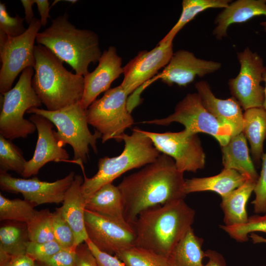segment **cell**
I'll return each instance as SVG.
<instances>
[{
	"label": "cell",
	"mask_w": 266,
	"mask_h": 266,
	"mask_svg": "<svg viewBox=\"0 0 266 266\" xmlns=\"http://www.w3.org/2000/svg\"><path fill=\"white\" fill-rule=\"evenodd\" d=\"M66 1H67L68 2H70L71 3H76L77 0H65Z\"/></svg>",
	"instance_id": "48"
},
{
	"label": "cell",
	"mask_w": 266,
	"mask_h": 266,
	"mask_svg": "<svg viewBox=\"0 0 266 266\" xmlns=\"http://www.w3.org/2000/svg\"><path fill=\"white\" fill-rule=\"evenodd\" d=\"M33 72V67L25 68L14 87L2 94L0 135L7 139L26 138L36 130L34 123L24 118L29 109L42 105L32 87Z\"/></svg>",
	"instance_id": "7"
},
{
	"label": "cell",
	"mask_w": 266,
	"mask_h": 266,
	"mask_svg": "<svg viewBox=\"0 0 266 266\" xmlns=\"http://www.w3.org/2000/svg\"><path fill=\"white\" fill-rule=\"evenodd\" d=\"M161 153L172 158L181 172H196L205 164V154L198 134L184 130L158 133L142 130Z\"/></svg>",
	"instance_id": "12"
},
{
	"label": "cell",
	"mask_w": 266,
	"mask_h": 266,
	"mask_svg": "<svg viewBox=\"0 0 266 266\" xmlns=\"http://www.w3.org/2000/svg\"><path fill=\"white\" fill-rule=\"evenodd\" d=\"M77 247L63 248L43 262H35L36 266H75Z\"/></svg>",
	"instance_id": "39"
},
{
	"label": "cell",
	"mask_w": 266,
	"mask_h": 266,
	"mask_svg": "<svg viewBox=\"0 0 266 266\" xmlns=\"http://www.w3.org/2000/svg\"><path fill=\"white\" fill-rule=\"evenodd\" d=\"M246 179L237 171L224 168L219 174L210 177L185 179L184 192L188 194L212 191L223 198L242 185Z\"/></svg>",
	"instance_id": "24"
},
{
	"label": "cell",
	"mask_w": 266,
	"mask_h": 266,
	"mask_svg": "<svg viewBox=\"0 0 266 266\" xmlns=\"http://www.w3.org/2000/svg\"><path fill=\"white\" fill-rule=\"evenodd\" d=\"M52 218L53 212L48 209L37 211L27 224L30 241L44 242L54 240Z\"/></svg>",
	"instance_id": "33"
},
{
	"label": "cell",
	"mask_w": 266,
	"mask_h": 266,
	"mask_svg": "<svg viewBox=\"0 0 266 266\" xmlns=\"http://www.w3.org/2000/svg\"><path fill=\"white\" fill-rule=\"evenodd\" d=\"M83 181L81 175L75 176L73 182L65 195L63 205L59 207L62 216L74 233L76 246L88 238L84 220L86 201L81 189Z\"/></svg>",
	"instance_id": "21"
},
{
	"label": "cell",
	"mask_w": 266,
	"mask_h": 266,
	"mask_svg": "<svg viewBox=\"0 0 266 266\" xmlns=\"http://www.w3.org/2000/svg\"></svg>",
	"instance_id": "49"
},
{
	"label": "cell",
	"mask_w": 266,
	"mask_h": 266,
	"mask_svg": "<svg viewBox=\"0 0 266 266\" xmlns=\"http://www.w3.org/2000/svg\"><path fill=\"white\" fill-rule=\"evenodd\" d=\"M224 168L235 170L246 180L257 183L259 175L249 154L247 139L242 133L232 136L222 146Z\"/></svg>",
	"instance_id": "23"
},
{
	"label": "cell",
	"mask_w": 266,
	"mask_h": 266,
	"mask_svg": "<svg viewBox=\"0 0 266 266\" xmlns=\"http://www.w3.org/2000/svg\"><path fill=\"white\" fill-rule=\"evenodd\" d=\"M41 27L40 19L34 17L26 31L18 36L9 37L0 32L1 94L11 89L15 79L21 72L29 67L34 68V43Z\"/></svg>",
	"instance_id": "10"
},
{
	"label": "cell",
	"mask_w": 266,
	"mask_h": 266,
	"mask_svg": "<svg viewBox=\"0 0 266 266\" xmlns=\"http://www.w3.org/2000/svg\"><path fill=\"white\" fill-rule=\"evenodd\" d=\"M173 42L160 43L150 51L143 50L123 66L120 84L128 95L146 83L169 63L173 54Z\"/></svg>",
	"instance_id": "15"
},
{
	"label": "cell",
	"mask_w": 266,
	"mask_h": 266,
	"mask_svg": "<svg viewBox=\"0 0 266 266\" xmlns=\"http://www.w3.org/2000/svg\"><path fill=\"white\" fill-rule=\"evenodd\" d=\"M71 171L63 178L53 182L40 180L37 177L31 179L12 177L7 173H0V187L6 192L21 193L25 200L36 205L44 203L63 202L65 195L75 178Z\"/></svg>",
	"instance_id": "13"
},
{
	"label": "cell",
	"mask_w": 266,
	"mask_h": 266,
	"mask_svg": "<svg viewBox=\"0 0 266 266\" xmlns=\"http://www.w3.org/2000/svg\"><path fill=\"white\" fill-rule=\"evenodd\" d=\"M195 87L204 107L219 121L232 128V136L242 133L243 113L233 97L227 99L217 98L206 81L197 82Z\"/></svg>",
	"instance_id": "19"
},
{
	"label": "cell",
	"mask_w": 266,
	"mask_h": 266,
	"mask_svg": "<svg viewBox=\"0 0 266 266\" xmlns=\"http://www.w3.org/2000/svg\"><path fill=\"white\" fill-rule=\"evenodd\" d=\"M266 17V0H237L231 2L216 17L213 34L217 39L227 35L229 27L233 24L246 22L258 16ZM266 33V21L261 23Z\"/></svg>",
	"instance_id": "20"
},
{
	"label": "cell",
	"mask_w": 266,
	"mask_h": 266,
	"mask_svg": "<svg viewBox=\"0 0 266 266\" xmlns=\"http://www.w3.org/2000/svg\"><path fill=\"white\" fill-rule=\"evenodd\" d=\"M256 182L246 180L240 186L222 198L220 206L224 225L233 226L246 223L248 219L246 204L254 192Z\"/></svg>",
	"instance_id": "26"
},
{
	"label": "cell",
	"mask_w": 266,
	"mask_h": 266,
	"mask_svg": "<svg viewBox=\"0 0 266 266\" xmlns=\"http://www.w3.org/2000/svg\"><path fill=\"white\" fill-rule=\"evenodd\" d=\"M26 163L19 148L0 135V173H7L11 170L21 175Z\"/></svg>",
	"instance_id": "32"
},
{
	"label": "cell",
	"mask_w": 266,
	"mask_h": 266,
	"mask_svg": "<svg viewBox=\"0 0 266 266\" xmlns=\"http://www.w3.org/2000/svg\"><path fill=\"white\" fill-rule=\"evenodd\" d=\"M242 133L250 144L254 161L259 164L264 154L263 145L266 139V111L263 107L245 110Z\"/></svg>",
	"instance_id": "27"
},
{
	"label": "cell",
	"mask_w": 266,
	"mask_h": 266,
	"mask_svg": "<svg viewBox=\"0 0 266 266\" xmlns=\"http://www.w3.org/2000/svg\"><path fill=\"white\" fill-rule=\"evenodd\" d=\"M262 159L261 173L254 190L255 198L251 202L254 212L257 214L266 212V153L264 154Z\"/></svg>",
	"instance_id": "38"
},
{
	"label": "cell",
	"mask_w": 266,
	"mask_h": 266,
	"mask_svg": "<svg viewBox=\"0 0 266 266\" xmlns=\"http://www.w3.org/2000/svg\"><path fill=\"white\" fill-rule=\"evenodd\" d=\"M221 229L235 240L243 242L248 240L249 235L252 233H266V212L264 215H254L248 217L247 221L233 226L221 225Z\"/></svg>",
	"instance_id": "34"
},
{
	"label": "cell",
	"mask_w": 266,
	"mask_h": 266,
	"mask_svg": "<svg viewBox=\"0 0 266 266\" xmlns=\"http://www.w3.org/2000/svg\"><path fill=\"white\" fill-rule=\"evenodd\" d=\"M195 210L184 199L146 209L132 226L135 246L167 257L192 228Z\"/></svg>",
	"instance_id": "2"
},
{
	"label": "cell",
	"mask_w": 266,
	"mask_h": 266,
	"mask_svg": "<svg viewBox=\"0 0 266 266\" xmlns=\"http://www.w3.org/2000/svg\"><path fill=\"white\" fill-rule=\"evenodd\" d=\"M240 64L238 75L229 81L231 94L244 111L252 108L263 107L265 100L264 81L266 66L263 58L247 47L238 52Z\"/></svg>",
	"instance_id": "11"
},
{
	"label": "cell",
	"mask_w": 266,
	"mask_h": 266,
	"mask_svg": "<svg viewBox=\"0 0 266 266\" xmlns=\"http://www.w3.org/2000/svg\"><path fill=\"white\" fill-rule=\"evenodd\" d=\"M85 242L95 257L98 266H126L116 256L100 251L88 238Z\"/></svg>",
	"instance_id": "40"
},
{
	"label": "cell",
	"mask_w": 266,
	"mask_h": 266,
	"mask_svg": "<svg viewBox=\"0 0 266 266\" xmlns=\"http://www.w3.org/2000/svg\"><path fill=\"white\" fill-rule=\"evenodd\" d=\"M25 10V20L29 25L34 18V13L33 11V5L35 3V0H21Z\"/></svg>",
	"instance_id": "45"
},
{
	"label": "cell",
	"mask_w": 266,
	"mask_h": 266,
	"mask_svg": "<svg viewBox=\"0 0 266 266\" xmlns=\"http://www.w3.org/2000/svg\"><path fill=\"white\" fill-rule=\"evenodd\" d=\"M36 41L70 65L76 74L84 77L89 73L90 64L98 62L102 54L98 34L90 30L76 28L68 21L66 12L39 32Z\"/></svg>",
	"instance_id": "4"
},
{
	"label": "cell",
	"mask_w": 266,
	"mask_h": 266,
	"mask_svg": "<svg viewBox=\"0 0 266 266\" xmlns=\"http://www.w3.org/2000/svg\"><path fill=\"white\" fill-rule=\"evenodd\" d=\"M34 203L26 200L9 199L0 194V220L27 224L37 212Z\"/></svg>",
	"instance_id": "30"
},
{
	"label": "cell",
	"mask_w": 266,
	"mask_h": 266,
	"mask_svg": "<svg viewBox=\"0 0 266 266\" xmlns=\"http://www.w3.org/2000/svg\"><path fill=\"white\" fill-rule=\"evenodd\" d=\"M183 174L172 158L162 154L154 162L125 177L117 186L128 223L132 227L139 213L146 209L184 200Z\"/></svg>",
	"instance_id": "1"
},
{
	"label": "cell",
	"mask_w": 266,
	"mask_h": 266,
	"mask_svg": "<svg viewBox=\"0 0 266 266\" xmlns=\"http://www.w3.org/2000/svg\"><path fill=\"white\" fill-rule=\"evenodd\" d=\"M173 122L182 124L184 130L192 134H209L221 146L226 145L233 135L232 128L221 122L206 109L197 93L188 94L176 105L174 112L167 117L142 122L161 126L168 125Z\"/></svg>",
	"instance_id": "9"
},
{
	"label": "cell",
	"mask_w": 266,
	"mask_h": 266,
	"mask_svg": "<svg viewBox=\"0 0 266 266\" xmlns=\"http://www.w3.org/2000/svg\"><path fill=\"white\" fill-rule=\"evenodd\" d=\"M205 257L208 258V261L202 266H226L224 257L219 252L209 249L205 251Z\"/></svg>",
	"instance_id": "42"
},
{
	"label": "cell",
	"mask_w": 266,
	"mask_h": 266,
	"mask_svg": "<svg viewBox=\"0 0 266 266\" xmlns=\"http://www.w3.org/2000/svg\"><path fill=\"white\" fill-rule=\"evenodd\" d=\"M221 67L219 62L198 58L193 53L181 49L173 53L168 64L152 80L160 79L168 86L176 84L184 87L197 76L202 77Z\"/></svg>",
	"instance_id": "16"
},
{
	"label": "cell",
	"mask_w": 266,
	"mask_h": 266,
	"mask_svg": "<svg viewBox=\"0 0 266 266\" xmlns=\"http://www.w3.org/2000/svg\"><path fill=\"white\" fill-rule=\"evenodd\" d=\"M249 237L251 238L254 244L256 243H266V238L259 235L255 233H251L249 235Z\"/></svg>",
	"instance_id": "46"
},
{
	"label": "cell",
	"mask_w": 266,
	"mask_h": 266,
	"mask_svg": "<svg viewBox=\"0 0 266 266\" xmlns=\"http://www.w3.org/2000/svg\"><path fill=\"white\" fill-rule=\"evenodd\" d=\"M24 19L18 14L10 16L5 3L0 2V32L11 37L23 34L26 31L23 25Z\"/></svg>",
	"instance_id": "37"
},
{
	"label": "cell",
	"mask_w": 266,
	"mask_h": 266,
	"mask_svg": "<svg viewBox=\"0 0 266 266\" xmlns=\"http://www.w3.org/2000/svg\"><path fill=\"white\" fill-rule=\"evenodd\" d=\"M84 220L88 239L100 251L115 255L135 246V235L133 229L86 209Z\"/></svg>",
	"instance_id": "14"
},
{
	"label": "cell",
	"mask_w": 266,
	"mask_h": 266,
	"mask_svg": "<svg viewBox=\"0 0 266 266\" xmlns=\"http://www.w3.org/2000/svg\"><path fill=\"white\" fill-rule=\"evenodd\" d=\"M125 145L121 154L114 157L100 159L98 171L91 178L85 175L81 185L82 193L87 201L90 197L103 186L112 182L126 172L154 162L160 155L151 139L142 130L134 128L131 135L124 133L119 141Z\"/></svg>",
	"instance_id": "5"
},
{
	"label": "cell",
	"mask_w": 266,
	"mask_h": 266,
	"mask_svg": "<svg viewBox=\"0 0 266 266\" xmlns=\"http://www.w3.org/2000/svg\"><path fill=\"white\" fill-rule=\"evenodd\" d=\"M264 81L265 82V100L263 104V107L266 111V73L265 74L264 76Z\"/></svg>",
	"instance_id": "47"
},
{
	"label": "cell",
	"mask_w": 266,
	"mask_h": 266,
	"mask_svg": "<svg viewBox=\"0 0 266 266\" xmlns=\"http://www.w3.org/2000/svg\"><path fill=\"white\" fill-rule=\"evenodd\" d=\"M36 128L38 138L31 159L27 161L22 177L37 174L39 169L50 162H68L67 151L59 143L53 130V124L44 117L33 114L30 118Z\"/></svg>",
	"instance_id": "17"
},
{
	"label": "cell",
	"mask_w": 266,
	"mask_h": 266,
	"mask_svg": "<svg viewBox=\"0 0 266 266\" xmlns=\"http://www.w3.org/2000/svg\"><path fill=\"white\" fill-rule=\"evenodd\" d=\"M52 225L54 240L64 248L77 247L75 245L74 233L59 208L53 212Z\"/></svg>",
	"instance_id": "35"
},
{
	"label": "cell",
	"mask_w": 266,
	"mask_h": 266,
	"mask_svg": "<svg viewBox=\"0 0 266 266\" xmlns=\"http://www.w3.org/2000/svg\"><path fill=\"white\" fill-rule=\"evenodd\" d=\"M30 241L25 223L6 221L0 228V266L12 258L26 254Z\"/></svg>",
	"instance_id": "25"
},
{
	"label": "cell",
	"mask_w": 266,
	"mask_h": 266,
	"mask_svg": "<svg viewBox=\"0 0 266 266\" xmlns=\"http://www.w3.org/2000/svg\"><path fill=\"white\" fill-rule=\"evenodd\" d=\"M128 96L120 85L108 90L86 110L88 123L101 134L102 143L111 139L119 141L125 131L133 124Z\"/></svg>",
	"instance_id": "8"
},
{
	"label": "cell",
	"mask_w": 266,
	"mask_h": 266,
	"mask_svg": "<svg viewBox=\"0 0 266 266\" xmlns=\"http://www.w3.org/2000/svg\"><path fill=\"white\" fill-rule=\"evenodd\" d=\"M231 2L230 0H183L182 12L178 21L159 42H173L178 33L198 14L209 8L224 9Z\"/></svg>",
	"instance_id": "29"
},
{
	"label": "cell",
	"mask_w": 266,
	"mask_h": 266,
	"mask_svg": "<svg viewBox=\"0 0 266 266\" xmlns=\"http://www.w3.org/2000/svg\"><path fill=\"white\" fill-rule=\"evenodd\" d=\"M203 242L192 228L167 256L169 266H202L205 258L202 250Z\"/></svg>",
	"instance_id": "28"
},
{
	"label": "cell",
	"mask_w": 266,
	"mask_h": 266,
	"mask_svg": "<svg viewBox=\"0 0 266 266\" xmlns=\"http://www.w3.org/2000/svg\"><path fill=\"white\" fill-rule=\"evenodd\" d=\"M86 209L126 228L133 229L125 218L120 190L112 183L103 186L95 192L86 201Z\"/></svg>",
	"instance_id": "22"
},
{
	"label": "cell",
	"mask_w": 266,
	"mask_h": 266,
	"mask_svg": "<svg viewBox=\"0 0 266 266\" xmlns=\"http://www.w3.org/2000/svg\"><path fill=\"white\" fill-rule=\"evenodd\" d=\"M4 266H36V264L33 259L25 254L12 258Z\"/></svg>",
	"instance_id": "44"
},
{
	"label": "cell",
	"mask_w": 266,
	"mask_h": 266,
	"mask_svg": "<svg viewBox=\"0 0 266 266\" xmlns=\"http://www.w3.org/2000/svg\"><path fill=\"white\" fill-rule=\"evenodd\" d=\"M94 71L84 77V89L80 101L82 107L87 110L101 93L109 89L111 83L123 73L122 60L113 46L104 50Z\"/></svg>",
	"instance_id": "18"
},
{
	"label": "cell",
	"mask_w": 266,
	"mask_h": 266,
	"mask_svg": "<svg viewBox=\"0 0 266 266\" xmlns=\"http://www.w3.org/2000/svg\"><path fill=\"white\" fill-rule=\"evenodd\" d=\"M27 113L42 116L56 126L57 131L55 134L59 144L63 147L68 144L72 148V162L79 165L86 163L89 158V146L97 153V140L101 134L96 130L94 133L90 131L86 110L80 101L54 111L33 107Z\"/></svg>",
	"instance_id": "6"
},
{
	"label": "cell",
	"mask_w": 266,
	"mask_h": 266,
	"mask_svg": "<svg viewBox=\"0 0 266 266\" xmlns=\"http://www.w3.org/2000/svg\"><path fill=\"white\" fill-rule=\"evenodd\" d=\"M63 248L54 240L44 242L29 241L27 245L26 255L35 262H43Z\"/></svg>",
	"instance_id": "36"
},
{
	"label": "cell",
	"mask_w": 266,
	"mask_h": 266,
	"mask_svg": "<svg viewBox=\"0 0 266 266\" xmlns=\"http://www.w3.org/2000/svg\"><path fill=\"white\" fill-rule=\"evenodd\" d=\"M34 53L35 65L32 85L46 109L57 110L80 102L84 92V76L67 70L63 62L43 45H35Z\"/></svg>",
	"instance_id": "3"
},
{
	"label": "cell",
	"mask_w": 266,
	"mask_h": 266,
	"mask_svg": "<svg viewBox=\"0 0 266 266\" xmlns=\"http://www.w3.org/2000/svg\"><path fill=\"white\" fill-rule=\"evenodd\" d=\"M75 266H98L95 257L85 242L81 243L76 248Z\"/></svg>",
	"instance_id": "41"
},
{
	"label": "cell",
	"mask_w": 266,
	"mask_h": 266,
	"mask_svg": "<svg viewBox=\"0 0 266 266\" xmlns=\"http://www.w3.org/2000/svg\"><path fill=\"white\" fill-rule=\"evenodd\" d=\"M115 255L126 266H169L166 257L135 246Z\"/></svg>",
	"instance_id": "31"
},
{
	"label": "cell",
	"mask_w": 266,
	"mask_h": 266,
	"mask_svg": "<svg viewBox=\"0 0 266 266\" xmlns=\"http://www.w3.org/2000/svg\"><path fill=\"white\" fill-rule=\"evenodd\" d=\"M35 3L37 5L40 16L41 26H45L47 23V19L51 18L49 14V2L48 0H35Z\"/></svg>",
	"instance_id": "43"
}]
</instances>
